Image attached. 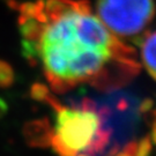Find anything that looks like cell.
I'll list each match as a JSON object with an SVG mask.
<instances>
[{
    "instance_id": "1",
    "label": "cell",
    "mask_w": 156,
    "mask_h": 156,
    "mask_svg": "<svg viewBox=\"0 0 156 156\" xmlns=\"http://www.w3.org/2000/svg\"><path fill=\"white\" fill-rule=\"evenodd\" d=\"M11 4L17 12L22 56L31 66L42 67L57 94L82 83L111 93L141 71L134 48L106 28L88 0Z\"/></svg>"
},
{
    "instance_id": "2",
    "label": "cell",
    "mask_w": 156,
    "mask_h": 156,
    "mask_svg": "<svg viewBox=\"0 0 156 156\" xmlns=\"http://www.w3.org/2000/svg\"><path fill=\"white\" fill-rule=\"evenodd\" d=\"M155 13L154 0H96V15L118 37L141 35Z\"/></svg>"
},
{
    "instance_id": "3",
    "label": "cell",
    "mask_w": 156,
    "mask_h": 156,
    "mask_svg": "<svg viewBox=\"0 0 156 156\" xmlns=\"http://www.w3.org/2000/svg\"><path fill=\"white\" fill-rule=\"evenodd\" d=\"M55 112V135L65 147L76 154L89 147L104 124V120L97 113V108L86 109L75 104L69 106L62 104Z\"/></svg>"
},
{
    "instance_id": "4",
    "label": "cell",
    "mask_w": 156,
    "mask_h": 156,
    "mask_svg": "<svg viewBox=\"0 0 156 156\" xmlns=\"http://www.w3.org/2000/svg\"><path fill=\"white\" fill-rule=\"evenodd\" d=\"M53 129L48 118L31 119L23 125L22 135L26 144L31 148H48L51 146Z\"/></svg>"
},
{
    "instance_id": "5",
    "label": "cell",
    "mask_w": 156,
    "mask_h": 156,
    "mask_svg": "<svg viewBox=\"0 0 156 156\" xmlns=\"http://www.w3.org/2000/svg\"><path fill=\"white\" fill-rule=\"evenodd\" d=\"M139 36L141 37L139 45L141 49L142 65L156 81V30Z\"/></svg>"
},
{
    "instance_id": "6",
    "label": "cell",
    "mask_w": 156,
    "mask_h": 156,
    "mask_svg": "<svg viewBox=\"0 0 156 156\" xmlns=\"http://www.w3.org/2000/svg\"><path fill=\"white\" fill-rule=\"evenodd\" d=\"M15 73L9 62L0 59V88H9L14 84Z\"/></svg>"
},
{
    "instance_id": "7",
    "label": "cell",
    "mask_w": 156,
    "mask_h": 156,
    "mask_svg": "<svg viewBox=\"0 0 156 156\" xmlns=\"http://www.w3.org/2000/svg\"><path fill=\"white\" fill-rule=\"evenodd\" d=\"M51 95L52 94H51L49 87L45 86L44 83H42V82H35L30 86L29 96H30L31 100L46 103L51 97Z\"/></svg>"
},
{
    "instance_id": "8",
    "label": "cell",
    "mask_w": 156,
    "mask_h": 156,
    "mask_svg": "<svg viewBox=\"0 0 156 156\" xmlns=\"http://www.w3.org/2000/svg\"><path fill=\"white\" fill-rule=\"evenodd\" d=\"M153 149V141L149 135H146L140 140L139 145L136 147L135 156H151Z\"/></svg>"
},
{
    "instance_id": "9",
    "label": "cell",
    "mask_w": 156,
    "mask_h": 156,
    "mask_svg": "<svg viewBox=\"0 0 156 156\" xmlns=\"http://www.w3.org/2000/svg\"><path fill=\"white\" fill-rule=\"evenodd\" d=\"M154 108V101L151 98H144L142 101H140L139 106H138V111H139L140 116L141 115H147L153 110Z\"/></svg>"
},
{
    "instance_id": "10",
    "label": "cell",
    "mask_w": 156,
    "mask_h": 156,
    "mask_svg": "<svg viewBox=\"0 0 156 156\" xmlns=\"http://www.w3.org/2000/svg\"><path fill=\"white\" fill-rule=\"evenodd\" d=\"M8 112V103L2 97H0V119L5 117Z\"/></svg>"
},
{
    "instance_id": "11",
    "label": "cell",
    "mask_w": 156,
    "mask_h": 156,
    "mask_svg": "<svg viewBox=\"0 0 156 156\" xmlns=\"http://www.w3.org/2000/svg\"><path fill=\"white\" fill-rule=\"evenodd\" d=\"M149 136H151L153 144H155L156 145V120L151 124V135H149Z\"/></svg>"
},
{
    "instance_id": "12",
    "label": "cell",
    "mask_w": 156,
    "mask_h": 156,
    "mask_svg": "<svg viewBox=\"0 0 156 156\" xmlns=\"http://www.w3.org/2000/svg\"><path fill=\"white\" fill-rule=\"evenodd\" d=\"M76 156H90L89 154H87V153H84V151H80L76 154Z\"/></svg>"
},
{
    "instance_id": "13",
    "label": "cell",
    "mask_w": 156,
    "mask_h": 156,
    "mask_svg": "<svg viewBox=\"0 0 156 156\" xmlns=\"http://www.w3.org/2000/svg\"><path fill=\"white\" fill-rule=\"evenodd\" d=\"M153 115H154V118H155V120H156V109L154 110V112H153Z\"/></svg>"
}]
</instances>
